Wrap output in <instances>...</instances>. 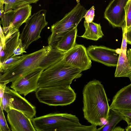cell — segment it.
<instances>
[{
	"mask_svg": "<svg viewBox=\"0 0 131 131\" xmlns=\"http://www.w3.org/2000/svg\"><path fill=\"white\" fill-rule=\"evenodd\" d=\"M65 53L48 45L28 54L19 63L1 74L0 82H12L38 68L44 70L62 60Z\"/></svg>",
	"mask_w": 131,
	"mask_h": 131,
	"instance_id": "obj_1",
	"label": "cell"
},
{
	"mask_svg": "<svg viewBox=\"0 0 131 131\" xmlns=\"http://www.w3.org/2000/svg\"><path fill=\"white\" fill-rule=\"evenodd\" d=\"M84 118L96 126L106 124L110 110L108 98L101 82L94 79L89 81L83 90Z\"/></svg>",
	"mask_w": 131,
	"mask_h": 131,
	"instance_id": "obj_2",
	"label": "cell"
},
{
	"mask_svg": "<svg viewBox=\"0 0 131 131\" xmlns=\"http://www.w3.org/2000/svg\"><path fill=\"white\" fill-rule=\"evenodd\" d=\"M33 125L37 131H89L90 126L81 124L75 115L66 113H50L33 118Z\"/></svg>",
	"mask_w": 131,
	"mask_h": 131,
	"instance_id": "obj_3",
	"label": "cell"
},
{
	"mask_svg": "<svg viewBox=\"0 0 131 131\" xmlns=\"http://www.w3.org/2000/svg\"><path fill=\"white\" fill-rule=\"evenodd\" d=\"M82 71L62 59L43 70L38 80V89L70 85L74 79L82 76Z\"/></svg>",
	"mask_w": 131,
	"mask_h": 131,
	"instance_id": "obj_4",
	"label": "cell"
},
{
	"mask_svg": "<svg viewBox=\"0 0 131 131\" xmlns=\"http://www.w3.org/2000/svg\"><path fill=\"white\" fill-rule=\"evenodd\" d=\"M86 11L84 7L79 2L61 20L51 25V34L48 38V45L56 48L58 42L64 36L77 27Z\"/></svg>",
	"mask_w": 131,
	"mask_h": 131,
	"instance_id": "obj_5",
	"label": "cell"
},
{
	"mask_svg": "<svg viewBox=\"0 0 131 131\" xmlns=\"http://www.w3.org/2000/svg\"><path fill=\"white\" fill-rule=\"evenodd\" d=\"M36 96L40 103L54 106L69 105L75 100L77 94L70 84L39 88Z\"/></svg>",
	"mask_w": 131,
	"mask_h": 131,
	"instance_id": "obj_6",
	"label": "cell"
},
{
	"mask_svg": "<svg viewBox=\"0 0 131 131\" xmlns=\"http://www.w3.org/2000/svg\"><path fill=\"white\" fill-rule=\"evenodd\" d=\"M47 12L46 10H40L31 16L25 22V25L20 34L19 38L26 49L32 42L41 38V30L48 24L46 20Z\"/></svg>",
	"mask_w": 131,
	"mask_h": 131,
	"instance_id": "obj_7",
	"label": "cell"
},
{
	"mask_svg": "<svg viewBox=\"0 0 131 131\" xmlns=\"http://www.w3.org/2000/svg\"><path fill=\"white\" fill-rule=\"evenodd\" d=\"M2 105L6 113L11 109L20 111L32 120L35 116V107L13 89L6 86L4 91Z\"/></svg>",
	"mask_w": 131,
	"mask_h": 131,
	"instance_id": "obj_8",
	"label": "cell"
},
{
	"mask_svg": "<svg viewBox=\"0 0 131 131\" xmlns=\"http://www.w3.org/2000/svg\"><path fill=\"white\" fill-rule=\"evenodd\" d=\"M87 51L91 60L108 66L116 67L121 50L103 46L91 45Z\"/></svg>",
	"mask_w": 131,
	"mask_h": 131,
	"instance_id": "obj_9",
	"label": "cell"
},
{
	"mask_svg": "<svg viewBox=\"0 0 131 131\" xmlns=\"http://www.w3.org/2000/svg\"><path fill=\"white\" fill-rule=\"evenodd\" d=\"M62 60L66 63L83 71L90 69L92 66L91 59L83 45L76 44L72 49L66 52Z\"/></svg>",
	"mask_w": 131,
	"mask_h": 131,
	"instance_id": "obj_10",
	"label": "cell"
},
{
	"mask_svg": "<svg viewBox=\"0 0 131 131\" xmlns=\"http://www.w3.org/2000/svg\"><path fill=\"white\" fill-rule=\"evenodd\" d=\"M42 69L38 68L12 82L10 88L20 95L25 96L38 89V83Z\"/></svg>",
	"mask_w": 131,
	"mask_h": 131,
	"instance_id": "obj_11",
	"label": "cell"
},
{
	"mask_svg": "<svg viewBox=\"0 0 131 131\" xmlns=\"http://www.w3.org/2000/svg\"><path fill=\"white\" fill-rule=\"evenodd\" d=\"M128 0H113L106 7L104 17L113 27H121L125 21V6Z\"/></svg>",
	"mask_w": 131,
	"mask_h": 131,
	"instance_id": "obj_12",
	"label": "cell"
},
{
	"mask_svg": "<svg viewBox=\"0 0 131 131\" xmlns=\"http://www.w3.org/2000/svg\"><path fill=\"white\" fill-rule=\"evenodd\" d=\"M7 113V119L12 131H36L32 120L21 112L11 109Z\"/></svg>",
	"mask_w": 131,
	"mask_h": 131,
	"instance_id": "obj_13",
	"label": "cell"
},
{
	"mask_svg": "<svg viewBox=\"0 0 131 131\" xmlns=\"http://www.w3.org/2000/svg\"><path fill=\"white\" fill-rule=\"evenodd\" d=\"M110 108L131 111V83L118 91L113 98Z\"/></svg>",
	"mask_w": 131,
	"mask_h": 131,
	"instance_id": "obj_14",
	"label": "cell"
},
{
	"mask_svg": "<svg viewBox=\"0 0 131 131\" xmlns=\"http://www.w3.org/2000/svg\"><path fill=\"white\" fill-rule=\"evenodd\" d=\"M31 6L28 4L14 9V14L8 31H19L20 27L31 16Z\"/></svg>",
	"mask_w": 131,
	"mask_h": 131,
	"instance_id": "obj_15",
	"label": "cell"
},
{
	"mask_svg": "<svg viewBox=\"0 0 131 131\" xmlns=\"http://www.w3.org/2000/svg\"><path fill=\"white\" fill-rule=\"evenodd\" d=\"M20 34L19 31L16 32L6 41L4 45L1 46L0 64L13 55L14 51L17 44Z\"/></svg>",
	"mask_w": 131,
	"mask_h": 131,
	"instance_id": "obj_16",
	"label": "cell"
},
{
	"mask_svg": "<svg viewBox=\"0 0 131 131\" xmlns=\"http://www.w3.org/2000/svg\"><path fill=\"white\" fill-rule=\"evenodd\" d=\"M84 25L85 31L80 37L87 39L97 41L104 36L100 24L93 22L88 23L84 21Z\"/></svg>",
	"mask_w": 131,
	"mask_h": 131,
	"instance_id": "obj_17",
	"label": "cell"
},
{
	"mask_svg": "<svg viewBox=\"0 0 131 131\" xmlns=\"http://www.w3.org/2000/svg\"><path fill=\"white\" fill-rule=\"evenodd\" d=\"M77 32L76 27L67 33L59 41L56 48L65 52L71 49L76 44Z\"/></svg>",
	"mask_w": 131,
	"mask_h": 131,
	"instance_id": "obj_18",
	"label": "cell"
},
{
	"mask_svg": "<svg viewBox=\"0 0 131 131\" xmlns=\"http://www.w3.org/2000/svg\"><path fill=\"white\" fill-rule=\"evenodd\" d=\"M116 67L115 77H127L131 82V67L128 64L126 55L121 51Z\"/></svg>",
	"mask_w": 131,
	"mask_h": 131,
	"instance_id": "obj_19",
	"label": "cell"
},
{
	"mask_svg": "<svg viewBox=\"0 0 131 131\" xmlns=\"http://www.w3.org/2000/svg\"><path fill=\"white\" fill-rule=\"evenodd\" d=\"M123 119V116L119 111L110 108L106 124L97 129V131H112L117 124Z\"/></svg>",
	"mask_w": 131,
	"mask_h": 131,
	"instance_id": "obj_20",
	"label": "cell"
},
{
	"mask_svg": "<svg viewBox=\"0 0 131 131\" xmlns=\"http://www.w3.org/2000/svg\"><path fill=\"white\" fill-rule=\"evenodd\" d=\"M4 4L3 0H0V17L1 19L0 24L3 26L2 28L3 31L6 35L8 32L9 27L12 22L14 14V10L4 13Z\"/></svg>",
	"mask_w": 131,
	"mask_h": 131,
	"instance_id": "obj_21",
	"label": "cell"
},
{
	"mask_svg": "<svg viewBox=\"0 0 131 131\" xmlns=\"http://www.w3.org/2000/svg\"><path fill=\"white\" fill-rule=\"evenodd\" d=\"M40 0H3L5 4L4 13L22 6L36 3Z\"/></svg>",
	"mask_w": 131,
	"mask_h": 131,
	"instance_id": "obj_22",
	"label": "cell"
},
{
	"mask_svg": "<svg viewBox=\"0 0 131 131\" xmlns=\"http://www.w3.org/2000/svg\"><path fill=\"white\" fill-rule=\"evenodd\" d=\"M27 54H23L20 56H12L0 64V72L3 73L17 64L25 58Z\"/></svg>",
	"mask_w": 131,
	"mask_h": 131,
	"instance_id": "obj_23",
	"label": "cell"
},
{
	"mask_svg": "<svg viewBox=\"0 0 131 131\" xmlns=\"http://www.w3.org/2000/svg\"><path fill=\"white\" fill-rule=\"evenodd\" d=\"M125 23L127 29L131 27V0H128L125 8Z\"/></svg>",
	"mask_w": 131,
	"mask_h": 131,
	"instance_id": "obj_24",
	"label": "cell"
},
{
	"mask_svg": "<svg viewBox=\"0 0 131 131\" xmlns=\"http://www.w3.org/2000/svg\"><path fill=\"white\" fill-rule=\"evenodd\" d=\"M123 31V39L121 47V51L126 55L127 49V29L124 22L121 26Z\"/></svg>",
	"mask_w": 131,
	"mask_h": 131,
	"instance_id": "obj_25",
	"label": "cell"
},
{
	"mask_svg": "<svg viewBox=\"0 0 131 131\" xmlns=\"http://www.w3.org/2000/svg\"><path fill=\"white\" fill-rule=\"evenodd\" d=\"M2 105H0V131H10L6 122Z\"/></svg>",
	"mask_w": 131,
	"mask_h": 131,
	"instance_id": "obj_26",
	"label": "cell"
},
{
	"mask_svg": "<svg viewBox=\"0 0 131 131\" xmlns=\"http://www.w3.org/2000/svg\"><path fill=\"white\" fill-rule=\"evenodd\" d=\"M25 47L23 44L21 40L19 38L17 44L15 48L13 56H18L23 55L24 53H26Z\"/></svg>",
	"mask_w": 131,
	"mask_h": 131,
	"instance_id": "obj_27",
	"label": "cell"
},
{
	"mask_svg": "<svg viewBox=\"0 0 131 131\" xmlns=\"http://www.w3.org/2000/svg\"><path fill=\"white\" fill-rule=\"evenodd\" d=\"M95 10L94 7L93 6L89 10H86L84 17V21L88 23L93 22L95 16Z\"/></svg>",
	"mask_w": 131,
	"mask_h": 131,
	"instance_id": "obj_28",
	"label": "cell"
},
{
	"mask_svg": "<svg viewBox=\"0 0 131 131\" xmlns=\"http://www.w3.org/2000/svg\"><path fill=\"white\" fill-rule=\"evenodd\" d=\"M119 111L123 116V120L125 121L127 123V126H131V111Z\"/></svg>",
	"mask_w": 131,
	"mask_h": 131,
	"instance_id": "obj_29",
	"label": "cell"
},
{
	"mask_svg": "<svg viewBox=\"0 0 131 131\" xmlns=\"http://www.w3.org/2000/svg\"><path fill=\"white\" fill-rule=\"evenodd\" d=\"M9 83L5 82L4 83H0V105H2V101L4 91L6 85Z\"/></svg>",
	"mask_w": 131,
	"mask_h": 131,
	"instance_id": "obj_30",
	"label": "cell"
},
{
	"mask_svg": "<svg viewBox=\"0 0 131 131\" xmlns=\"http://www.w3.org/2000/svg\"><path fill=\"white\" fill-rule=\"evenodd\" d=\"M127 42L128 44L131 45V27L127 30Z\"/></svg>",
	"mask_w": 131,
	"mask_h": 131,
	"instance_id": "obj_31",
	"label": "cell"
},
{
	"mask_svg": "<svg viewBox=\"0 0 131 131\" xmlns=\"http://www.w3.org/2000/svg\"><path fill=\"white\" fill-rule=\"evenodd\" d=\"M126 56L128 64L131 67V49L129 48L127 50Z\"/></svg>",
	"mask_w": 131,
	"mask_h": 131,
	"instance_id": "obj_32",
	"label": "cell"
},
{
	"mask_svg": "<svg viewBox=\"0 0 131 131\" xmlns=\"http://www.w3.org/2000/svg\"><path fill=\"white\" fill-rule=\"evenodd\" d=\"M125 129L120 127H115L112 131H124Z\"/></svg>",
	"mask_w": 131,
	"mask_h": 131,
	"instance_id": "obj_33",
	"label": "cell"
},
{
	"mask_svg": "<svg viewBox=\"0 0 131 131\" xmlns=\"http://www.w3.org/2000/svg\"><path fill=\"white\" fill-rule=\"evenodd\" d=\"M125 130L127 131H131V126L126 127Z\"/></svg>",
	"mask_w": 131,
	"mask_h": 131,
	"instance_id": "obj_34",
	"label": "cell"
}]
</instances>
